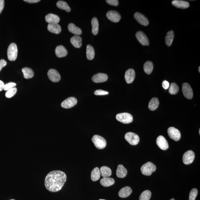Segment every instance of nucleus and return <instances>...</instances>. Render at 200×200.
<instances>
[{
  "label": "nucleus",
  "mask_w": 200,
  "mask_h": 200,
  "mask_svg": "<svg viewBox=\"0 0 200 200\" xmlns=\"http://www.w3.org/2000/svg\"><path fill=\"white\" fill-rule=\"evenodd\" d=\"M108 94L109 92L107 91L100 89L97 90L94 92V94L96 95H104Z\"/></svg>",
  "instance_id": "nucleus-41"
},
{
  "label": "nucleus",
  "mask_w": 200,
  "mask_h": 200,
  "mask_svg": "<svg viewBox=\"0 0 200 200\" xmlns=\"http://www.w3.org/2000/svg\"><path fill=\"white\" fill-rule=\"evenodd\" d=\"M100 169L98 167H96L92 170L91 174V178L93 181H98L100 177Z\"/></svg>",
  "instance_id": "nucleus-29"
},
{
  "label": "nucleus",
  "mask_w": 200,
  "mask_h": 200,
  "mask_svg": "<svg viewBox=\"0 0 200 200\" xmlns=\"http://www.w3.org/2000/svg\"><path fill=\"white\" fill-rule=\"evenodd\" d=\"M160 102L157 97H154L149 102L148 105L149 109L152 111H155L158 108Z\"/></svg>",
  "instance_id": "nucleus-31"
},
{
  "label": "nucleus",
  "mask_w": 200,
  "mask_h": 200,
  "mask_svg": "<svg viewBox=\"0 0 200 200\" xmlns=\"http://www.w3.org/2000/svg\"><path fill=\"white\" fill-rule=\"evenodd\" d=\"M125 138L126 141L132 145H137L140 141L138 135L133 132H127L125 135Z\"/></svg>",
  "instance_id": "nucleus-6"
},
{
  "label": "nucleus",
  "mask_w": 200,
  "mask_h": 200,
  "mask_svg": "<svg viewBox=\"0 0 200 200\" xmlns=\"http://www.w3.org/2000/svg\"><path fill=\"white\" fill-rule=\"evenodd\" d=\"M168 135L170 138L176 141H179L181 138V133L180 131L175 127H171L168 130Z\"/></svg>",
  "instance_id": "nucleus-8"
},
{
  "label": "nucleus",
  "mask_w": 200,
  "mask_h": 200,
  "mask_svg": "<svg viewBox=\"0 0 200 200\" xmlns=\"http://www.w3.org/2000/svg\"><path fill=\"white\" fill-rule=\"evenodd\" d=\"M116 118L117 121L124 124H130L133 121V116L128 113H119L116 115Z\"/></svg>",
  "instance_id": "nucleus-5"
},
{
  "label": "nucleus",
  "mask_w": 200,
  "mask_h": 200,
  "mask_svg": "<svg viewBox=\"0 0 200 200\" xmlns=\"http://www.w3.org/2000/svg\"><path fill=\"white\" fill-rule=\"evenodd\" d=\"M67 179V175L62 171H53L50 172L45 177V188L52 193L59 191L64 186Z\"/></svg>",
  "instance_id": "nucleus-1"
},
{
  "label": "nucleus",
  "mask_w": 200,
  "mask_h": 200,
  "mask_svg": "<svg viewBox=\"0 0 200 200\" xmlns=\"http://www.w3.org/2000/svg\"><path fill=\"white\" fill-rule=\"evenodd\" d=\"M56 6L59 8L65 10L67 12H70V8L65 1H58L57 3Z\"/></svg>",
  "instance_id": "nucleus-34"
},
{
  "label": "nucleus",
  "mask_w": 200,
  "mask_h": 200,
  "mask_svg": "<svg viewBox=\"0 0 200 200\" xmlns=\"http://www.w3.org/2000/svg\"><path fill=\"white\" fill-rule=\"evenodd\" d=\"M24 78L26 79H29L33 78L34 75V73L33 70L31 68L25 67L22 69Z\"/></svg>",
  "instance_id": "nucleus-32"
},
{
  "label": "nucleus",
  "mask_w": 200,
  "mask_h": 200,
  "mask_svg": "<svg viewBox=\"0 0 200 200\" xmlns=\"http://www.w3.org/2000/svg\"><path fill=\"white\" fill-rule=\"evenodd\" d=\"M156 169V166L154 163L148 162L142 166L141 170L142 173L144 175L150 176L152 173L155 172Z\"/></svg>",
  "instance_id": "nucleus-2"
},
{
  "label": "nucleus",
  "mask_w": 200,
  "mask_h": 200,
  "mask_svg": "<svg viewBox=\"0 0 200 200\" xmlns=\"http://www.w3.org/2000/svg\"><path fill=\"white\" fill-rule=\"evenodd\" d=\"M136 36L139 42L144 46H148L149 42L148 39L142 31H139L136 33Z\"/></svg>",
  "instance_id": "nucleus-13"
},
{
  "label": "nucleus",
  "mask_w": 200,
  "mask_h": 200,
  "mask_svg": "<svg viewBox=\"0 0 200 200\" xmlns=\"http://www.w3.org/2000/svg\"><path fill=\"white\" fill-rule=\"evenodd\" d=\"M174 37V33L173 31H168L165 37V42L168 46H170L172 43Z\"/></svg>",
  "instance_id": "nucleus-33"
},
{
  "label": "nucleus",
  "mask_w": 200,
  "mask_h": 200,
  "mask_svg": "<svg viewBox=\"0 0 200 200\" xmlns=\"http://www.w3.org/2000/svg\"><path fill=\"white\" fill-rule=\"evenodd\" d=\"M105 200V199H100V200Z\"/></svg>",
  "instance_id": "nucleus-50"
},
{
  "label": "nucleus",
  "mask_w": 200,
  "mask_h": 200,
  "mask_svg": "<svg viewBox=\"0 0 200 200\" xmlns=\"http://www.w3.org/2000/svg\"><path fill=\"white\" fill-rule=\"evenodd\" d=\"M106 2L110 5L117 6L119 5V1L118 0H106Z\"/></svg>",
  "instance_id": "nucleus-42"
},
{
  "label": "nucleus",
  "mask_w": 200,
  "mask_h": 200,
  "mask_svg": "<svg viewBox=\"0 0 200 200\" xmlns=\"http://www.w3.org/2000/svg\"><path fill=\"white\" fill-rule=\"evenodd\" d=\"M18 49L15 43H13L9 45L7 50V57L9 61H15L18 56Z\"/></svg>",
  "instance_id": "nucleus-3"
},
{
  "label": "nucleus",
  "mask_w": 200,
  "mask_h": 200,
  "mask_svg": "<svg viewBox=\"0 0 200 200\" xmlns=\"http://www.w3.org/2000/svg\"><path fill=\"white\" fill-rule=\"evenodd\" d=\"M17 91V89L16 88H13L12 89L9 90L6 93V97L8 98H11L16 93Z\"/></svg>",
  "instance_id": "nucleus-38"
},
{
  "label": "nucleus",
  "mask_w": 200,
  "mask_h": 200,
  "mask_svg": "<svg viewBox=\"0 0 200 200\" xmlns=\"http://www.w3.org/2000/svg\"><path fill=\"white\" fill-rule=\"evenodd\" d=\"M77 99L75 97H70L66 99L61 103V106L65 109H69L72 108L76 105Z\"/></svg>",
  "instance_id": "nucleus-9"
},
{
  "label": "nucleus",
  "mask_w": 200,
  "mask_h": 200,
  "mask_svg": "<svg viewBox=\"0 0 200 200\" xmlns=\"http://www.w3.org/2000/svg\"><path fill=\"white\" fill-rule=\"evenodd\" d=\"M68 29L70 32L76 34V35H81L82 33L81 29L73 23H70L69 24Z\"/></svg>",
  "instance_id": "nucleus-26"
},
{
  "label": "nucleus",
  "mask_w": 200,
  "mask_h": 200,
  "mask_svg": "<svg viewBox=\"0 0 200 200\" xmlns=\"http://www.w3.org/2000/svg\"><path fill=\"white\" fill-rule=\"evenodd\" d=\"M92 140L94 146L97 149H102L106 147L107 143L106 140L100 135H94Z\"/></svg>",
  "instance_id": "nucleus-4"
},
{
  "label": "nucleus",
  "mask_w": 200,
  "mask_h": 200,
  "mask_svg": "<svg viewBox=\"0 0 200 200\" xmlns=\"http://www.w3.org/2000/svg\"><path fill=\"white\" fill-rule=\"evenodd\" d=\"M86 54L88 60H92L93 59L95 55V52L93 47L90 45H88L86 47Z\"/></svg>",
  "instance_id": "nucleus-30"
},
{
  "label": "nucleus",
  "mask_w": 200,
  "mask_h": 200,
  "mask_svg": "<svg viewBox=\"0 0 200 200\" xmlns=\"http://www.w3.org/2000/svg\"><path fill=\"white\" fill-rule=\"evenodd\" d=\"M132 189L129 187H125L121 189L118 193V195L120 197L122 198H127L132 193Z\"/></svg>",
  "instance_id": "nucleus-21"
},
{
  "label": "nucleus",
  "mask_w": 200,
  "mask_h": 200,
  "mask_svg": "<svg viewBox=\"0 0 200 200\" xmlns=\"http://www.w3.org/2000/svg\"><path fill=\"white\" fill-rule=\"evenodd\" d=\"M48 75L50 80L54 82H58L61 79V75L59 72L54 69H50L49 70Z\"/></svg>",
  "instance_id": "nucleus-12"
},
{
  "label": "nucleus",
  "mask_w": 200,
  "mask_h": 200,
  "mask_svg": "<svg viewBox=\"0 0 200 200\" xmlns=\"http://www.w3.org/2000/svg\"><path fill=\"white\" fill-rule=\"evenodd\" d=\"M135 78V72L133 69H129L126 72L125 78L126 82L128 84L133 82Z\"/></svg>",
  "instance_id": "nucleus-17"
},
{
  "label": "nucleus",
  "mask_w": 200,
  "mask_h": 200,
  "mask_svg": "<svg viewBox=\"0 0 200 200\" xmlns=\"http://www.w3.org/2000/svg\"><path fill=\"white\" fill-rule=\"evenodd\" d=\"M108 79V76L106 74L98 73L93 76L92 80L94 83H99L106 82Z\"/></svg>",
  "instance_id": "nucleus-16"
},
{
  "label": "nucleus",
  "mask_w": 200,
  "mask_h": 200,
  "mask_svg": "<svg viewBox=\"0 0 200 200\" xmlns=\"http://www.w3.org/2000/svg\"><path fill=\"white\" fill-rule=\"evenodd\" d=\"M198 193V190L196 188H193L190 192L189 196V200H195Z\"/></svg>",
  "instance_id": "nucleus-39"
},
{
  "label": "nucleus",
  "mask_w": 200,
  "mask_h": 200,
  "mask_svg": "<svg viewBox=\"0 0 200 200\" xmlns=\"http://www.w3.org/2000/svg\"><path fill=\"white\" fill-rule=\"evenodd\" d=\"M151 195L152 193L150 190H145L140 195L139 200H149L151 199Z\"/></svg>",
  "instance_id": "nucleus-36"
},
{
  "label": "nucleus",
  "mask_w": 200,
  "mask_h": 200,
  "mask_svg": "<svg viewBox=\"0 0 200 200\" xmlns=\"http://www.w3.org/2000/svg\"><path fill=\"white\" fill-rule=\"evenodd\" d=\"M163 87L165 89H167L169 88L170 85L169 82L166 81H164L162 84Z\"/></svg>",
  "instance_id": "nucleus-43"
},
{
  "label": "nucleus",
  "mask_w": 200,
  "mask_h": 200,
  "mask_svg": "<svg viewBox=\"0 0 200 200\" xmlns=\"http://www.w3.org/2000/svg\"><path fill=\"white\" fill-rule=\"evenodd\" d=\"M4 0H0V14L2 12L4 7Z\"/></svg>",
  "instance_id": "nucleus-45"
},
{
  "label": "nucleus",
  "mask_w": 200,
  "mask_h": 200,
  "mask_svg": "<svg viewBox=\"0 0 200 200\" xmlns=\"http://www.w3.org/2000/svg\"><path fill=\"white\" fill-rule=\"evenodd\" d=\"M154 68L153 64L151 61H148L144 64V69L145 72L147 74H150Z\"/></svg>",
  "instance_id": "nucleus-35"
},
{
  "label": "nucleus",
  "mask_w": 200,
  "mask_h": 200,
  "mask_svg": "<svg viewBox=\"0 0 200 200\" xmlns=\"http://www.w3.org/2000/svg\"><path fill=\"white\" fill-rule=\"evenodd\" d=\"M7 64V62L4 59H1L0 61V71L1 70L3 67H5Z\"/></svg>",
  "instance_id": "nucleus-44"
},
{
  "label": "nucleus",
  "mask_w": 200,
  "mask_h": 200,
  "mask_svg": "<svg viewBox=\"0 0 200 200\" xmlns=\"http://www.w3.org/2000/svg\"><path fill=\"white\" fill-rule=\"evenodd\" d=\"M127 169L122 165H119L118 166L116 170V176L119 178H125L127 174Z\"/></svg>",
  "instance_id": "nucleus-23"
},
{
  "label": "nucleus",
  "mask_w": 200,
  "mask_h": 200,
  "mask_svg": "<svg viewBox=\"0 0 200 200\" xmlns=\"http://www.w3.org/2000/svg\"><path fill=\"white\" fill-rule=\"evenodd\" d=\"M70 42L74 46L77 48H81L82 45V39L79 35H75L70 39Z\"/></svg>",
  "instance_id": "nucleus-22"
},
{
  "label": "nucleus",
  "mask_w": 200,
  "mask_h": 200,
  "mask_svg": "<svg viewBox=\"0 0 200 200\" xmlns=\"http://www.w3.org/2000/svg\"><path fill=\"white\" fill-rule=\"evenodd\" d=\"M92 26V33L94 35H97L99 32V24L98 20L96 17L93 18L91 21Z\"/></svg>",
  "instance_id": "nucleus-27"
},
{
  "label": "nucleus",
  "mask_w": 200,
  "mask_h": 200,
  "mask_svg": "<svg viewBox=\"0 0 200 200\" xmlns=\"http://www.w3.org/2000/svg\"><path fill=\"white\" fill-rule=\"evenodd\" d=\"M195 157V154L193 151L189 150L184 154L183 161L185 165H189L193 163Z\"/></svg>",
  "instance_id": "nucleus-10"
},
{
  "label": "nucleus",
  "mask_w": 200,
  "mask_h": 200,
  "mask_svg": "<svg viewBox=\"0 0 200 200\" xmlns=\"http://www.w3.org/2000/svg\"><path fill=\"white\" fill-rule=\"evenodd\" d=\"M199 71L200 72V67H199Z\"/></svg>",
  "instance_id": "nucleus-48"
},
{
  "label": "nucleus",
  "mask_w": 200,
  "mask_h": 200,
  "mask_svg": "<svg viewBox=\"0 0 200 200\" xmlns=\"http://www.w3.org/2000/svg\"><path fill=\"white\" fill-rule=\"evenodd\" d=\"M45 20L49 24H58L60 21V18L55 14L49 13L45 16Z\"/></svg>",
  "instance_id": "nucleus-18"
},
{
  "label": "nucleus",
  "mask_w": 200,
  "mask_h": 200,
  "mask_svg": "<svg viewBox=\"0 0 200 200\" xmlns=\"http://www.w3.org/2000/svg\"><path fill=\"white\" fill-rule=\"evenodd\" d=\"M179 87L175 83H171L169 88V92L171 94H176L178 92Z\"/></svg>",
  "instance_id": "nucleus-37"
},
{
  "label": "nucleus",
  "mask_w": 200,
  "mask_h": 200,
  "mask_svg": "<svg viewBox=\"0 0 200 200\" xmlns=\"http://www.w3.org/2000/svg\"><path fill=\"white\" fill-rule=\"evenodd\" d=\"M48 30L55 34H59L61 31L60 25L58 24H49L48 26Z\"/></svg>",
  "instance_id": "nucleus-25"
},
{
  "label": "nucleus",
  "mask_w": 200,
  "mask_h": 200,
  "mask_svg": "<svg viewBox=\"0 0 200 200\" xmlns=\"http://www.w3.org/2000/svg\"><path fill=\"white\" fill-rule=\"evenodd\" d=\"M173 5L179 8L187 9L190 6V4L188 1H180V0H174L172 1Z\"/></svg>",
  "instance_id": "nucleus-20"
},
{
  "label": "nucleus",
  "mask_w": 200,
  "mask_h": 200,
  "mask_svg": "<svg viewBox=\"0 0 200 200\" xmlns=\"http://www.w3.org/2000/svg\"><path fill=\"white\" fill-rule=\"evenodd\" d=\"M101 185L104 187H109L112 186L115 184V181L112 178H103L100 181Z\"/></svg>",
  "instance_id": "nucleus-24"
},
{
  "label": "nucleus",
  "mask_w": 200,
  "mask_h": 200,
  "mask_svg": "<svg viewBox=\"0 0 200 200\" xmlns=\"http://www.w3.org/2000/svg\"><path fill=\"white\" fill-rule=\"evenodd\" d=\"M199 134H200V130H199Z\"/></svg>",
  "instance_id": "nucleus-51"
},
{
  "label": "nucleus",
  "mask_w": 200,
  "mask_h": 200,
  "mask_svg": "<svg viewBox=\"0 0 200 200\" xmlns=\"http://www.w3.org/2000/svg\"><path fill=\"white\" fill-rule=\"evenodd\" d=\"M55 54L58 58L64 57L67 55V51L65 47L62 45L58 46L56 47Z\"/></svg>",
  "instance_id": "nucleus-19"
},
{
  "label": "nucleus",
  "mask_w": 200,
  "mask_h": 200,
  "mask_svg": "<svg viewBox=\"0 0 200 200\" xmlns=\"http://www.w3.org/2000/svg\"><path fill=\"white\" fill-rule=\"evenodd\" d=\"M182 91L186 98L191 100L193 97V89L188 83H184L182 85Z\"/></svg>",
  "instance_id": "nucleus-7"
},
{
  "label": "nucleus",
  "mask_w": 200,
  "mask_h": 200,
  "mask_svg": "<svg viewBox=\"0 0 200 200\" xmlns=\"http://www.w3.org/2000/svg\"><path fill=\"white\" fill-rule=\"evenodd\" d=\"M10 200H15V199H10Z\"/></svg>",
  "instance_id": "nucleus-52"
},
{
  "label": "nucleus",
  "mask_w": 200,
  "mask_h": 200,
  "mask_svg": "<svg viewBox=\"0 0 200 200\" xmlns=\"http://www.w3.org/2000/svg\"><path fill=\"white\" fill-rule=\"evenodd\" d=\"M100 171L101 175L103 178L109 177L112 174L111 169L106 166H102L100 168Z\"/></svg>",
  "instance_id": "nucleus-28"
},
{
  "label": "nucleus",
  "mask_w": 200,
  "mask_h": 200,
  "mask_svg": "<svg viewBox=\"0 0 200 200\" xmlns=\"http://www.w3.org/2000/svg\"><path fill=\"white\" fill-rule=\"evenodd\" d=\"M4 82L1 81H0V91H1L4 90Z\"/></svg>",
  "instance_id": "nucleus-47"
},
{
  "label": "nucleus",
  "mask_w": 200,
  "mask_h": 200,
  "mask_svg": "<svg viewBox=\"0 0 200 200\" xmlns=\"http://www.w3.org/2000/svg\"><path fill=\"white\" fill-rule=\"evenodd\" d=\"M156 142L157 145L162 150H166L169 148V145L167 141L164 137L161 135L157 137Z\"/></svg>",
  "instance_id": "nucleus-14"
},
{
  "label": "nucleus",
  "mask_w": 200,
  "mask_h": 200,
  "mask_svg": "<svg viewBox=\"0 0 200 200\" xmlns=\"http://www.w3.org/2000/svg\"><path fill=\"white\" fill-rule=\"evenodd\" d=\"M24 1L29 3H36L40 1V0H24Z\"/></svg>",
  "instance_id": "nucleus-46"
},
{
  "label": "nucleus",
  "mask_w": 200,
  "mask_h": 200,
  "mask_svg": "<svg viewBox=\"0 0 200 200\" xmlns=\"http://www.w3.org/2000/svg\"><path fill=\"white\" fill-rule=\"evenodd\" d=\"M170 200H175L174 199V198H172V199H171Z\"/></svg>",
  "instance_id": "nucleus-49"
},
{
  "label": "nucleus",
  "mask_w": 200,
  "mask_h": 200,
  "mask_svg": "<svg viewBox=\"0 0 200 200\" xmlns=\"http://www.w3.org/2000/svg\"><path fill=\"white\" fill-rule=\"evenodd\" d=\"M106 16L109 19L113 22L117 23L120 20V14L116 10H110L107 13Z\"/></svg>",
  "instance_id": "nucleus-11"
},
{
  "label": "nucleus",
  "mask_w": 200,
  "mask_h": 200,
  "mask_svg": "<svg viewBox=\"0 0 200 200\" xmlns=\"http://www.w3.org/2000/svg\"><path fill=\"white\" fill-rule=\"evenodd\" d=\"M134 18L139 23L144 26H147L149 24V20L146 17L139 12L134 14Z\"/></svg>",
  "instance_id": "nucleus-15"
},
{
  "label": "nucleus",
  "mask_w": 200,
  "mask_h": 200,
  "mask_svg": "<svg viewBox=\"0 0 200 200\" xmlns=\"http://www.w3.org/2000/svg\"><path fill=\"white\" fill-rule=\"evenodd\" d=\"M16 83L13 82H10L4 85V91H7L9 90L15 88L16 86Z\"/></svg>",
  "instance_id": "nucleus-40"
}]
</instances>
